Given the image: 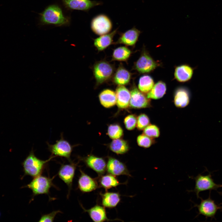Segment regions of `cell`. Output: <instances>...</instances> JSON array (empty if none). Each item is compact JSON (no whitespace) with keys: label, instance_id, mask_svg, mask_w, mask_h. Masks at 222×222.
<instances>
[{"label":"cell","instance_id":"1f68e13d","mask_svg":"<svg viewBox=\"0 0 222 222\" xmlns=\"http://www.w3.org/2000/svg\"><path fill=\"white\" fill-rule=\"evenodd\" d=\"M143 131V134L154 139L158 138L160 134L159 127L154 124H150Z\"/></svg>","mask_w":222,"mask_h":222},{"label":"cell","instance_id":"277c9868","mask_svg":"<svg viewBox=\"0 0 222 222\" xmlns=\"http://www.w3.org/2000/svg\"><path fill=\"white\" fill-rule=\"evenodd\" d=\"M114 71L113 65L105 60L96 62L93 65V72L98 86L107 81L113 76Z\"/></svg>","mask_w":222,"mask_h":222},{"label":"cell","instance_id":"7402d4cb","mask_svg":"<svg viewBox=\"0 0 222 222\" xmlns=\"http://www.w3.org/2000/svg\"><path fill=\"white\" fill-rule=\"evenodd\" d=\"M117 32V29L112 32L101 35L94 40V45L97 50L102 51L110 45L113 42V39Z\"/></svg>","mask_w":222,"mask_h":222},{"label":"cell","instance_id":"7c38bea8","mask_svg":"<svg viewBox=\"0 0 222 222\" xmlns=\"http://www.w3.org/2000/svg\"><path fill=\"white\" fill-rule=\"evenodd\" d=\"M108 173L115 176L131 175L125 165L119 160L111 157L108 158L106 163V169Z\"/></svg>","mask_w":222,"mask_h":222},{"label":"cell","instance_id":"f1b7e54d","mask_svg":"<svg viewBox=\"0 0 222 222\" xmlns=\"http://www.w3.org/2000/svg\"><path fill=\"white\" fill-rule=\"evenodd\" d=\"M154 82L152 77L148 75H145L139 79L138 85L139 90L144 93H148L152 88Z\"/></svg>","mask_w":222,"mask_h":222},{"label":"cell","instance_id":"4fadbf2b","mask_svg":"<svg viewBox=\"0 0 222 222\" xmlns=\"http://www.w3.org/2000/svg\"><path fill=\"white\" fill-rule=\"evenodd\" d=\"M81 159L87 167L95 171L100 176L105 172L106 163L103 158L91 154Z\"/></svg>","mask_w":222,"mask_h":222},{"label":"cell","instance_id":"4316f807","mask_svg":"<svg viewBox=\"0 0 222 222\" xmlns=\"http://www.w3.org/2000/svg\"><path fill=\"white\" fill-rule=\"evenodd\" d=\"M109 148L111 151L117 154L126 153L130 148L127 141L120 138L113 139L109 144Z\"/></svg>","mask_w":222,"mask_h":222},{"label":"cell","instance_id":"2e32d148","mask_svg":"<svg viewBox=\"0 0 222 222\" xmlns=\"http://www.w3.org/2000/svg\"><path fill=\"white\" fill-rule=\"evenodd\" d=\"M65 5L72 10L87 11L96 6L101 5V2L91 0H62Z\"/></svg>","mask_w":222,"mask_h":222},{"label":"cell","instance_id":"83f0119b","mask_svg":"<svg viewBox=\"0 0 222 222\" xmlns=\"http://www.w3.org/2000/svg\"><path fill=\"white\" fill-rule=\"evenodd\" d=\"M132 52L131 51L126 47H120L113 50L112 60L125 61L129 58Z\"/></svg>","mask_w":222,"mask_h":222},{"label":"cell","instance_id":"d6a6232c","mask_svg":"<svg viewBox=\"0 0 222 222\" xmlns=\"http://www.w3.org/2000/svg\"><path fill=\"white\" fill-rule=\"evenodd\" d=\"M150 124V118L146 114L141 113L137 117L136 127L138 130H143Z\"/></svg>","mask_w":222,"mask_h":222},{"label":"cell","instance_id":"30bf717a","mask_svg":"<svg viewBox=\"0 0 222 222\" xmlns=\"http://www.w3.org/2000/svg\"><path fill=\"white\" fill-rule=\"evenodd\" d=\"M201 201L199 204H195L198 210V215H202L206 217L214 218L221 207L217 204L210 197L203 199L200 197Z\"/></svg>","mask_w":222,"mask_h":222},{"label":"cell","instance_id":"ffe728a7","mask_svg":"<svg viewBox=\"0 0 222 222\" xmlns=\"http://www.w3.org/2000/svg\"><path fill=\"white\" fill-rule=\"evenodd\" d=\"M101 204L104 207L109 208L115 207L120 203L121 195L118 192L106 191L100 194Z\"/></svg>","mask_w":222,"mask_h":222},{"label":"cell","instance_id":"8fae6325","mask_svg":"<svg viewBox=\"0 0 222 222\" xmlns=\"http://www.w3.org/2000/svg\"><path fill=\"white\" fill-rule=\"evenodd\" d=\"M77 164L72 162L69 164H62L58 173L59 177L67 185L68 188L67 197L72 187Z\"/></svg>","mask_w":222,"mask_h":222},{"label":"cell","instance_id":"d4e9b609","mask_svg":"<svg viewBox=\"0 0 222 222\" xmlns=\"http://www.w3.org/2000/svg\"><path fill=\"white\" fill-rule=\"evenodd\" d=\"M98 182L99 187L104 188L106 191L113 187H116L120 184L126 183H120L116 176L109 173L100 176Z\"/></svg>","mask_w":222,"mask_h":222},{"label":"cell","instance_id":"4dcf8cb0","mask_svg":"<svg viewBox=\"0 0 222 222\" xmlns=\"http://www.w3.org/2000/svg\"><path fill=\"white\" fill-rule=\"evenodd\" d=\"M137 142L139 146L144 148H148L155 143V140L154 139L142 134L137 137Z\"/></svg>","mask_w":222,"mask_h":222},{"label":"cell","instance_id":"ac0fdd59","mask_svg":"<svg viewBox=\"0 0 222 222\" xmlns=\"http://www.w3.org/2000/svg\"><path fill=\"white\" fill-rule=\"evenodd\" d=\"M141 31L133 27L122 33L115 44H123L127 46H134L137 42Z\"/></svg>","mask_w":222,"mask_h":222},{"label":"cell","instance_id":"52a82bcc","mask_svg":"<svg viewBox=\"0 0 222 222\" xmlns=\"http://www.w3.org/2000/svg\"><path fill=\"white\" fill-rule=\"evenodd\" d=\"M159 65L147 51L143 50L140 57L135 63L134 67V69L139 73H144L153 71Z\"/></svg>","mask_w":222,"mask_h":222},{"label":"cell","instance_id":"e575fe53","mask_svg":"<svg viewBox=\"0 0 222 222\" xmlns=\"http://www.w3.org/2000/svg\"><path fill=\"white\" fill-rule=\"evenodd\" d=\"M59 213L61 212L59 210L54 211L47 214H44L42 215L39 222H53L56 215Z\"/></svg>","mask_w":222,"mask_h":222},{"label":"cell","instance_id":"5b68a950","mask_svg":"<svg viewBox=\"0 0 222 222\" xmlns=\"http://www.w3.org/2000/svg\"><path fill=\"white\" fill-rule=\"evenodd\" d=\"M47 144L51 155L64 157L69 162H72L70 157L74 146L72 145L64 138L62 133L61 134L60 138L57 140L54 144L51 145L48 143Z\"/></svg>","mask_w":222,"mask_h":222},{"label":"cell","instance_id":"7a4b0ae2","mask_svg":"<svg viewBox=\"0 0 222 222\" xmlns=\"http://www.w3.org/2000/svg\"><path fill=\"white\" fill-rule=\"evenodd\" d=\"M41 21L44 24L58 26L66 24L68 22L61 9L55 5L49 6L44 10L41 14Z\"/></svg>","mask_w":222,"mask_h":222},{"label":"cell","instance_id":"44dd1931","mask_svg":"<svg viewBox=\"0 0 222 222\" xmlns=\"http://www.w3.org/2000/svg\"><path fill=\"white\" fill-rule=\"evenodd\" d=\"M193 73V69L192 68L187 64H182L175 68L174 76L178 81L185 82L191 79Z\"/></svg>","mask_w":222,"mask_h":222},{"label":"cell","instance_id":"e0dca14e","mask_svg":"<svg viewBox=\"0 0 222 222\" xmlns=\"http://www.w3.org/2000/svg\"><path fill=\"white\" fill-rule=\"evenodd\" d=\"M81 207L85 212H87L90 218L95 222L121 220L118 219H109L107 216L105 209L103 206L96 204L88 209H85L81 204Z\"/></svg>","mask_w":222,"mask_h":222},{"label":"cell","instance_id":"5bb4252c","mask_svg":"<svg viewBox=\"0 0 222 222\" xmlns=\"http://www.w3.org/2000/svg\"><path fill=\"white\" fill-rule=\"evenodd\" d=\"M80 175L78 181V188L83 193H88L97 189L99 185L97 180L80 169Z\"/></svg>","mask_w":222,"mask_h":222},{"label":"cell","instance_id":"cb8c5ba5","mask_svg":"<svg viewBox=\"0 0 222 222\" xmlns=\"http://www.w3.org/2000/svg\"><path fill=\"white\" fill-rule=\"evenodd\" d=\"M99 98L101 105L105 108L111 107L116 104V93L111 89H106L101 91Z\"/></svg>","mask_w":222,"mask_h":222},{"label":"cell","instance_id":"d6986e66","mask_svg":"<svg viewBox=\"0 0 222 222\" xmlns=\"http://www.w3.org/2000/svg\"><path fill=\"white\" fill-rule=\"evenodd\" d=\"M116 104L119 109H125L130 105V92L124 86H118L115 92Z\"/></svg>","mask_w":222,"mask_h":222},{"label":"cell","instance_id":"836d02e7","mask_svg":"<svg viewBox=\"0 0 222 222\" xmlns=\"http://www.w3.org/2000/svg\"><path fill=\"white\" fill-rule=\"evenodd\" d=\"M124 123L127 130H132L136 127L137 117L134 114L129 115L125 117Z\"/></svg>","mask_w":222,"mask_h":222},{"label":"cell","instance_id":"8992f818","mask_svg":"<svg viewBox=\"0 0 222 222\" xmlns=\"http://www.w3.org/2000/svg\"><path fill=\"white\" fill-rule=\"evenodd\" d=\"M193 178L195 180V187L193 190L188 191L195 192L198 198H200L199 194L201 191L217 190L222 187V185L217 184L214 182L210 174L206 175L199 174Z\"/></svg>","mask_w":222,"mask_h":222},{"label":"cell","instance_id":"d590c367","mask_svg":"<svg viewBox=\"0 0 222 222\" xmlns=\"http://www.w3.org/2000/svg\"></svg>","mask_w":222,"mask_h":222},{"label":"cell","instance_id":"603a6c76","mask_svg":"<svg viewBox=\"0 0 222 222\" xmlns=\"http://www.w3.org/2000/svg\"><path fill=\"white\" fill-rule=\"evenodd\" d=\"M131 77V73L121 65L113 75V81L118 86H124L129 83Z\"/></svg>","mask_w":222,"mask_h":222},{"label":"cell","instance_id":"484cf974","mask_svg":"<svg viewBox=\"0 0 222 222\" xmlns=\"http://www.w3.org/2000/svg\"><path fill=\"white\" fill-rule=\"evenodd\" d=\"M166 91L165 83L162 81H159L154 84L151 90L146 94V96L150 99H159L163 97Z\"/></svg>","mask_w":222,"mask_h":222},{"label":"cell","instance_id":"f546056e","mask_svg":"<svg viewBox=\"0 0 222 222\" xmlns=\"http://www.w3.org/2000/svg\"><path fill=\"white\" fill-rule=\"evenodd\" d=\"M107 134L109 137L113 139L120 138L123 135V131L121 127L117 124L109 125L108 128Z\"/></svg>","mask_w":222,"mask_h":222},{"label":"cell","instance_id":"9a60e30c","mask_svg":"<svg viewBox=\"0 0 222 222\" xmlns=\"http://www.w3.org/2000/svg\"><path fill=\"white\" fill-rule=\"evenodd\" d=\"M190 97V92L187 88L183 87H179L174 92V104L177 108H184L189 104Z\"/></svg>","mask_w":222,"mask_h":222},{"label":"cell","instance_id":"ba28073f","mask_svg":"<svg viewBox=\"0 0 222 222\" xmlns=\"http://www.w3.org/2000/svg\"><path fill=\"white\" fill-rule=\"evenodd\" d=\"M91 27L95 34L101 35L110 31L112 28V23L107 16L101 14L93 18L91 23Z\"/></svg>","mask_w":222,"mask_h":222},{"label":"cell","instance_id":"3957f363","mask_svg":"<svg viewBox=\"0 0 222 222\" xmlns=\"http://www.w3.org/2000/svg\"><path fill=\"white\" fill-rule=\"evenodd\" d=\"M54 177L51 178L40 175L34 178L26 187L32 191V198L36 195L43 194L48 195L50 188L55 186L52 183Z\"/></svg>","mask_w":222,"mask_h":222},{"label":"cell","instance_id":"9c48e42d","mask_svg":"<svg viewBox=\"0 0 222 222\" xmlns=\"http://www.w3.org/2000/svg\"><path fill=\"white\" fill-rule=\"evenodd\" d=\"M129 106L135 109L149 108L152 107L150 99L146 95L140 91L135 85H133L130 91Z\"/></svg>","mask_w":222,"mask_h":222},{"label":"cell","instance_id":"6da1fadb","mask_svg":"<svg viewBox=\"0 0 222 222\" xmlns=\"http://www.w3.org/2000/svg\"><path fill=\"white\" fill-rule=\"evenodd\" d=\"M55 157L51 155L47 159L42 160L36 157L32 150L22 163L25 175L33 178L41 175L47 163Z\"/></svg>","mask_w":222,"mask_h":222}]
</instances>
